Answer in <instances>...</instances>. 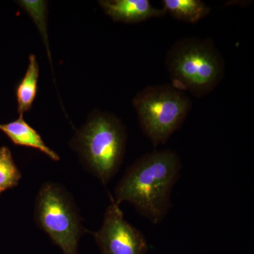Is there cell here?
Listing matches in <instances>:
<instances>
[{
  "instance_id": "obj_1",
  "label": "cell",
  "mask_w": 254,
  "mask_h": 254,
  "mask_svg": "<svg viewBox=\"0 0 254 254\" xmlns=\"http://www.w3.org/2000/svg\"><path fill=\"white\" fill-rule=\"evenodd\" d=\"M181 169V160L173 150L147 153L127 169L113 199L119 205L130 203L141 216L157 225L171 208L172 190Z\"/></svg>"
},
{
  "instance_id": "obj_2",
  "label": "cell",
  "mask_w": 254,
  "mask_h": 254,
  "mask_svg": "<svg viewBox=\"0 0 254 254\" xmlns=\"http://www.w3.org/2000/svg\"><path fill=\"white\" fill-rule=\"evenodd\" d=\"M165 66L171 85L197 98L211 93L225 72L221 53L210 38L187 37L175 42L167 52Z\"/></svg>"
},
{
  "instance_id": "obj_3",
  "label": "cell",
  "mask_w": 254,
  "mask_h": 254,
  "mask_svg": "<svg viewBox=\"0 0 254 254\" xmlns=\"http://www.w3.org/2000/svg\"><path fill=\"white\" fill-rule=\"evenodd\" d=\"M127 141L126 128L120 119L95 110L75 133L70 144L84 168L106 185L123 163Z\"/></svg>"
},
{
  "instance_id": "obj_4",
  "label": "cell",
  "mask_w": 254,
  "mask_h": 254,
  "mask_svg": "<svg viewBox=\"0 0 254 254\" xmlns=\"http://www.w3.org/2000/svg\"><path fill=\"white\" fill-rule=\"evenodd\" d=\"M142 131L154 147L163 145L186 120L192 103L171 84L145 87L133 100Z\"/></svg>"
},
{
  "instance_id": "obj_5",
  "label": "cell",
  "mask_w": 254,
  "mask_h": 254,
  "mask_svg": "<svg viewBox=\"0 0 254 254\" xmlns=\"http://www.w3.org/2000/svg\"><path fill=\"white\" fill-rule=\"evenodd\" d=\"M35 220L63 254H78L80 238L88 231L74 201L63 187L52 182L42 186L36 197Z\"/></svg>"
},
{
  "instance_id": "obj_6",
  "label": "cell",
  "mask_w": 254,
  "mask_h": 254,
  "mask_svg": "<svg viewBox=\"0 0 254 254\" xmlns=\"http://www.w3.org/2000/svg\"><path fill=\"white\" fill-rule=\"evenodd\" d=\"M90 233L102 254H145L148 250L143 234L125 220L123 210L113 197L102 227L98 231Z\"/></svg>"
},
{
  "instance_id": "obj_7",
  "label": "cell",
  "mask_w": 254,
  "mask_h": 254,
  "mask_svg": "<svg viewBox=\"0 0 254 254\" xmlns=\"http://www.w3.org/2000/svg\"><path fill=\"white\" fill-rule=\"evenodd\" d=\"M98 4L105 14L117 22L141 23L167 14L163 8L154 7L148 0H100Z\"/></svg>"
},
{
  "instance_id": "obj_8",
  "label": "cell",
  "mask_w": 254,
  "mask_h": 254,
  "mask_svg": "<svg viewBox=\"0 0 254 254\" xmlns=\"http://www.w3.org/2000/svg\"><path fill=\"white\" fill-rule=\"evenodd\" d=\"M0 131L16 145L35 148L54 161H59L60 155L45 143L41 135L30 126L23 116L7 124H0Z\"/></svg>"
},
{
  "instance_id": "obj_9",
  "label": "cell",
  "mask_w": 254,
  "mask_h": 254,
  "mask_svg": "<svg viewBox=\"0 0 254 254\" xmlns=\"http://www.w3.org/2000/svg\"><path fill=\"white\" fill-rule=\"evenodd\" d=\"M39 66L35 55H31L26 73L16 89L18 113L19 116L31 110L38 91Z\"/></svg>"
},
{
  "instance_id": "obj_10",
  "label": "cell",
  "mask_w": 254,
  "mask_h": 254,
  "mask_svg": "<svg viewBox=\"0 0 254 254\" xmlns=\"http://www.w3.org/2000/svg\"><path fill=\"white\" fill-rule=\"evenodd\" d=\"M166 14L184 22L195 23L208 16L210 8L201 0H163Z\"/></svg>"
},
{
  "instance_id": "obj_11",
  "label": "cell",
  "mask_w": 254,
  "mask_h": 254,
  "mask_svg": "<svg viewBox=\"0 0 254 254\" xmlns=\"http://www.w3.org/2000/svg\"><path fill=\"white\" fill-rule=\"evenodd\" d=\"M18 4L33 18L35 24L41 33L45 46L48 50L50 61H51L47 24L48 2L43 0H22L18 1Z\"/></svg>"
},
{
  "instance_id": "obj_12",
  "label": "cell",
  "mask_w": 254,
  "mask_h": 254,
  "mask_svg": "<svg viewBox=\"0 0 254 254\" xmlns=\"http://www.w3.org/2000/svg\"><path fill=\"white\" fill-rule=\"evenodd\" d=\"M21 178L14 163L11 150L6 146L0 148V190H9L17 186Z\"/></svg>"
},
{
  "instance_id": "obj_13",
  "label": "cell",
  "mask_w": 254,
  "mask_h": 254,
  "mask_svg": "<svg viewBox=\"0 0 254 254\" xmlns=\"http://www.w3.org/2000/svg\"><path fill=\"white\" fill-rule=\"evenodd\" d=\"M1 190H0V194H1Z\"/></svg>"
}]
</instances>
